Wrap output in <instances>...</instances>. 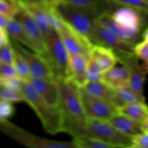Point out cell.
<instances>
[{"mask_svg":"<svg viewBox=\"0 0 148 148\" xmlns=\"http://www.w3.org/2000/svg\"><path fill=\"white\" fill-rule=\"evenodd\" d=\"M147 15V13L137 9L113 3L110 13L103 12L96 22L120 38L135 44L141 40Z\"/></svg>","mask_w":148,"mask_h":148,"instance_id":"obj_1","label":"cell"},{"mask_svg":"<svg viewBox=\"0 0 148 148\" xmlns=\"http://www.w3.org/2000/svg\"><path fill=\"white\" fill-rule=\"evenodd\" d=\"M63 116V132L72 137L83 134L87 116L79 94V88L70 79H56Z\"/></svg>","mask_w":148,"mask_h":148,"instance_id":"obj_2","label":"cell"},{"mask_svg":"<svg viewBox=\"0 0 148 148\" xmlns=\"http://www.w3.org/2000/svg\"><path fill=\"white\" fill-rule=\"evenodd\" d=\"M51 3L59 18L90 40L95 21L103 13L99 6L79 7L65 4L59 0L51 1Z\"/></svg>","mask_w":148,"mask_h":148,"instance_id":"obj_3","label":"cell"},{"mask_svg":"<svg viewBox=\"0 0 148 148\" xmlns=\"http://www.w3.org/2000/svg\"><path fill=\"white\" fill-rule=\"evenodd\" d=\"M20 90L25 103L40 119L43 130L51 134L63 132V116L60 108H53L46 103L28 81H23Z\"/></svg>","mask_w":148,"mask_h":148,"instance_id":"obj_4","label":"cell"},{"mask_svg":"<svg viewBox=\"0 0 148 148\" xmlns=\"http://www.w3.org/2000/svg\"><path fill=\"white\" fill-rule=\"evenodd\" d=\"M0 131L14 141L32 148H75L72 141L64 142L49 140L26 131L12 122L0 121Z\"/></svg>","mask_w":148,"mask_h":148,"instance_id":"obj_5","label":"cell"},{"mask_svg":"<svg viewBox=\"0 0 148 148\" xmlns=\"http://www.w3.org/2000/svg\"><path fill=\"white\" fill-rule=\"evenodd\" d=\"M83 135L95 137L116 148H131L132 136L117 130L109 121L87 118Z\"/></svg>","mask_w":148,"mask_h":148,"instance_id":"obj_6","label":"cell"},{"mask_svg":"<svg viewBox=\"0 0 148 148\" xmlns=\"http://www.w3.org/2000/svg\"><path fill=\"white\" fill-rule=\"evenodd\" d=\"M46 44L49 65L55 78L67 79L69 77V52L56 29H51L46 38Z\"/></svg>","mask_w":148,"mask_h":148,"instance_id":"obj_7","label":"cell"},{"mask_svg":"<svg viewBox=\"0 0 148 148\" xmlns=\"http://www.w3.org/2000/svg\"><path fill=\"white\" fill-rule=\"evenodd\" d=\"M59 17V16H58ZM56 30L70 54H82L88 59L93 43L59 17Z\"/></svg>","mask_w":148,"mask_h":148,"instance_id":"obj_8","label":"cell"},{"mask_svg":"<svg viewBox=\"0 0 148 148\" xmlns=\"http://www.w3.org/2000/svg\"><path fill=\"white\" fill-rule=\"evenodd\" d=\"M20 1V0H19ZM13 18L20 23L22 27L28 36L30 42L32 43L34 49V51L44 58L49 64V55H48L47 47L46 44V40L39 29L38 26L34 21L28 12L25 9L20 1V7L18 11ZM51 67V66H50Z\"/></svg>","mask_w":148,"mask_h":148,"instance_id":"obj_9","label":"cell"},{"mask_svg":"<svg viewBox=\"0 0 148 148\" xmlns=\"http://www.w3.org/2000/svg\"><path fill=\"white\" fill-rule=\"evenodd\" d=\"M13 47L15 48L25 59L30 70L31 78L44 79H56L50 65L46 59L38 53L27 49L17 42L10 40Z\"/></svg>","mask_w":148,"mask_h":148,"instance_id":"obj_10","label":"cell"},{"mask_svg":"<svg viewBox=\"0 0 148 148\" xmlns=\"http://www.w3.org/2000/svg\"><path fill=\"white\" fill-rule=\"evenodd\" d=\"M79 94L87 118L108 121L117 113V108L112 103L89 95L81 88Z\"/></svg>","mask_w":148,"mask_h":148,"instance_id":"obj_11","label":"cell"},{"mask_svg":"<svg viewBox=\"0 0 148 148\" xmlns=\"http://www.w3.org/2000/svg\"><path fill=\"white\" fill-rule=\"evenodd\" d=\"M90 41L93 44L101 45L113 49L115 52H130L133 53L134 43L126 41L120 38L108 29L95 21L90 37Z\"/></svg>","mask_w":148,"mask_h":148,"instance_id":"obj_12","label":"cell"},{"mask_svg":"<svg viewBox=\"0 0 148 148\" xmlns=\"http://www.w3.org/2000/svg\"><path fill=\"white\" fill-rule=\"evenodd\" d=\"M20 1L33 17L46 40L51 29L48 23L47 0H20Z\"/></svg>","mask_w":148,"mask_h":148,"instance_id":"obj_13","label":"cell"},{"mask_svg":"<svg viewBox=\"0 0 148 148\" xmlns=\"http://www.w3.org/2000/svg\"><path fill=\"white\" fill-rule=\"evenodd\" d=\"M28 82L46 103L53 108H60L59 92L56 79L30 78Z\"/></svg>","mask_w":148,"mask_h":148,"instance_id":"obj_14","label":"cell"},{"mask_svg":"<svg viewBox=\"0 0 148 148\" xmlns=\"http://www.w3.org/2000/svg\"><path fill=\"white\" fill-rule=\"evenodd\" d=\"M79 88L88 82V59L82 54L69 53V77Z\"/></svg>","mask_w":148,"mask_h":148,"instance_id":"obj_15","label":"cell"},{"mask_svg":"<svg viewBox=\"0 0 148 148\" xmlns=\"http://www.w3.org/2000/svg\"><path fill=\"white\" fill-rule=\"evenodd\" d=\"M89 57L95 61L103 72L112 68L118 62L115 51L110 48L101 45L94 44L92 46Z\"/></svg>","mask_w":148,"mask_h":148,"instance_id":"obj_16","label":"cell"},{"mask_svg":"<svg viewBox=\"0 0 148 148\" xmlns=\"http://www.w3.org/2000/svg\"><path fill=\"white\" fill-rule=\"evenodd\" d=\"M103 81L112 87L118 88L129 85L130 72L128 66L122 64L121 66H113L103 72Z\"/></svg>","mask_w":148,"mask_h":148,"instance_id":"obj_17","label":"cell"},{"mask_svg":"<svg viewBox=\"0 0 148 148\" xmlns=\"http://www.w3.org/2000/svg\"><path fill=\"white\" fill-rule=\"evenodd\" d=\"M81 88L89 95L113 104L114 97V88L110 86L103 80L96 81V82L88 81Z\"/></svg>","mask_w":148,"mask_h":148,"instance_id":"obj_18","label":"cell"},{"mask_svg":"<svg viewBox=\"0 0 148 148\" xmlns=\"http://www.w3.org/2000/svg\"><path fill=\"white\" fill-rule=\"evenodd\" d=\"M108 121L117 130L128 135L132 136L144 132L140 123L119 112L114 114Z\"/></svg>","mask_w":148,"mask_h":148,"instance_id":"obj_19","label":"cell"},{"mask_svg":"<svg viewBox=\"0 0 148 148\" xmlns=\"http://www.w3.org/2000/svg\"><path fill=\"white\" fill-rule=\"evenodd\" d=\"M136 102H145V98L143 95L137 93L130 85H126L114 89L113 104L117 109L126 104Z\"/></svg>","mask_w":148,"mask_h":148,"instance_id":"obj_20","label":"cell"},{"mask_svg":"<svg viewBox=\"0 0 148 148\" xmlns=\"http://www.w3.org/2000/svg\"><path fill=\"white\" fill-rule=\"evenodd\" d=\"M5 29L9 37L12 40L17 42L22 46L34 51L33 44L30 42L28 36H27L25 31L22 27L21 25L20 24V23L17 21L15 19L11 17L9 20Z\"/></svg>","mask_w":148,"mask_h":148,"instance_id":"obj_21","label":"cell"},{"mask_svg":"<svg viewBox=\"0 0 148 148\" xmlns=\"http://www.w3.org/2000/svg\"><path fill=\"white\" fill-rule=\"evenodd\" d=\"M117 112L141 124L148 119V109L145 102H136L119 107Z\"/></svg>","mask_w":148,"mask_h":148,"instance_id":"obj_22","label":"cell"},{"mask_svg":"<svg viewBox=\"0 0 148 148\" xmlns=\"http://www.w3.org/2000/svg\"><path fill=\"white\" fill-rule=\"evenodd\" d=\"M72 143L75 148H116L109 143L83 134L73 137Z\"/></svg>","mask_w":148,"mask_h":148,"instance_id":"obj_23","label":"cell"},{"mask_svg":"<svg viewBox=\"0 0 148 148\" xmlns=\"http://www.w3.org/2000/svg\"><path fill=\"white\" fill-rule=\"evenodd\" d=\"M11 43V42H10ZM13 49V62L12 64L15 69L18 77L23 81H29L31 78L30 70L24 56L12 46Z\"/></svg>","mask_w":148,"mask_h":148,"instance_id":"obj_24","label":"cell"},{"mask_svg":"<svg viewBox=\"0 0 148 148\" xmlns=\"http://www.w3.org/2000/svg\"><path fill=\"white\" fill-rule=\"evenodd\" d=\"M0 99L9 101L12 103H25V97L21 90L13 89L4 86H0Z\"/></svg>","mask_w":148,"mask_h":148,"instance_id":"obj_25","label":"cell"},{"mask_svg":"<svg viewBox=\"0 0 148 148\" xmlns=\"http://www.w3.org/2000/svg\"><path fill=\"white\" fill-rule=\"evenodd\" d=\"M116 4L132 7L142 12L147 13L148 0H106Z\"/></svg>","mask_w":148,"mask_h":148,"instance_id":"obj_26","label":"cell"},{"mask_svg":"<svg viewBox=\"0 0 148 148\" xmlns=\"http://www.w3.org/2000/svg\"><path fill=\"white\" fill-rule=\"evenodd\" d=\"M20 7L19 0H0V13L14 17Z\"/></svg>","mask_w":148,"mask_h":148,"instance_id":"obj_27","label":"cell"},{"mask_svg":"<svg viewBox=\"0 0 148 148\" xmlns=\"http://www.w3.org/2000/svg\"><path fill=\"white\" fill-rule=\"evenodd\" d=\"M15 113V108L12 103L0 99V121L10 120Z\"/></svg>","mask_w":148,"mask_h":148,"instance_id":"obj_28","label":"cell"},{"mask_svg":"<svg viewBox=\"0 0 148 148\" xmlns=\"http://www.w3.org/2000/svg\"><path fill=\"white\" fill-rule=\"evenodd\" d=\"M133 53L138 60L148 62V40H141L135 43Z\"/></svg>","mask_w":148,"mask_h":148,"instance_id":"obj_29","label":"cell"},{"mask_svg":"<svg viewBox=\"0 0 148 148\" xmlns=\"http://www.w3.org/2000/svg\"><path fill=\"white\" fill-rule=\"evenodd\" d=\"M23 80L17 76L0 77V86L7 87L13 89L20 90Z\"/></svg>","mask_w":148,"mask_h":148,"instance_id":"obj_30","label":"cell"},{"mask_svg":"<svg viewBox=\"0 0 148 148\" xmlns=\"http://www.w3.org/2000/svg\"><path fill=\"white\" fill-rule=\"evenodd\" d=\"M148 132H141L132 137L131 148H147Z\"/></svg>","mask_w":148,"mask_h":148,"instance_id":"obj_31","label":"cell"},{"mask_svg":"<svg viewBox=\"0 0 148 148\" xmlns=\"http://www.w3.org/2000/svg\"><path fill=\"white\" fill-rule=\"evenodd\" d=\"M0 62L12 64L13 49L11 43L0 47Z\"/></svg>","mask_w":148,"mask_h":148,"instance_id":"obj_32","label":"cell"},{"mask_svg":"<svg viewBox=\"0 0 148 148\" xmlns=\"http://www.w3.org/2000/svg\"><path fill=\"white\" fill-rule=\"evenodd\" d=\"M65 4L79 7H95L99 6L100 0H59Z\"/></svg>","mask_w":148,"mask_h":148,"instance_id":"obj_33","label":"cell"},{"mask_svg":"<svg viewBox=\"0 0 148 148\" xmlns=\"http://www.w3.org/2000/svg\"><path fill=\"white\" fill-rule=\"evenodd\" d=\"M17 76L12 64L0 62V77Z\"/></svg>","mask_w":148,"mask_h":148,"instance_id":"obj_34","label":"cell"},{"mask_svg":"<svg viewBox=\"0 0 148 148\" xmlns=\"http://www.w3.org/2000/svg\"><path fill=\"white\" fill-rule=\"evenodd\" d=\"M10 43V38L7 34L6 29L0 28V47Z\"/></svg>","mask_w":148,"mask_h":148,"instance_id":"obj_35","label":"cell"},{"mask_svg":"<svg viewBox=\"0 0 148 148\" xmlns=\"http://www.w3.org/2000/svg\"><path fill=\"white\" fill-rule=\"evenodd\" d=\"M10 18L11 17H10L9 16L2 14V13H0V28L5 29Z\"/></svg>","mask_w":148,"mask_h":148,"instance_id":"obj_36","label":"cell"},{"mask_svg":"<svg viewBox=\"0 0 148 148\" xmlns=\"http://www.w3.org/2000/svg\"><path fill=\"white\" fill-rule=\"evenodd\" d=\"M49 1H56V0H49Z\"/></svg>","mask_w":148,"mask_h":148,"instance_id":"obj_37","label":"cell"},{"mask_svg":"<svg viewBox=\"0 0 148 148\" xmlns=\"http://www.w3.org/2000/svg\"><path fill=\"white\" fill-rule=\"evenodd\" d=\"M47 1H49V0H47Z\"/></svg>","mask_w":148,"mask_h":148,"instance_id":"obj_38","label":"cell"}]
</instances>
